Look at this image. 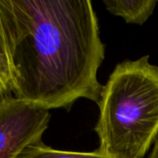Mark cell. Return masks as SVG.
Segmentation results:
<instances>
[{"label": "cell", "mask_w": 158, "mask_h": 158, "mask_svg": "<svg viewBox=\"0 0 158 158\" xmlns=\"http://www.w3.org/2000/svg\"><path fill=\"white\" fill-rule=\"evenodd\" d=\"M148 158H158V137L156 143H154V147H153L151 154Z\"/></svg>", "instance_id": "7"}, {"label": "cell", "mask_w": 158, "mask_h": 158, "mask_svg": "<svg viewBox=\"0 0 158 158\" xmlns=\"http://www.w3.org/2000/svg\"><path fill=\"white\" fill-rule=\"evenodd\" d=\"M16 158H109L95 151L93 153H80L56 150L43 143L42 141L25 147Z\"/></svg>", "instance_id": "6"}, {"label": "cell", "mask_w": 158, "mask_h": 158, "mask_svg": "<svg viewBox=\"0 0 158 158\" xmlns=\"http://www.w3.org/2000/svg\"><path fill=\"white\" fill-rule=\"evenodd\" d=\"M49 110L8 96L0 100V158H16L28 145L42 141Z\"/></svg>", "instance_id": "3"}, {"label": "cell", "mask_w": 158, "mask_h": 158, "mask_svg": "<svg viewBox=\"0 0 158 158\" xmlns=\"http://www.w3.org/2000/svg\"><path fill=\"white\" fill-rule=\"evenodd\" d=\"M106 9L114 16L121 17L126 23L143 25L154 13L156 0H104Z\"/></svg>", "instance_id": "4"}, {"label": "cell", "mask_w": 158, "mask_h": 158, "mask_svg": "<svg viewBox=\"0 0 158 158\" xmlns=\"http://www.w3.org/2000/svg\"><path fill=\"white\" fill-rule=\"evenodd\" d=\"M96 153L144 158L158 137V67L149 56L117 64L98 102Z\"/></svg>", "instance_id": "2"}, {"label": "cell", "mask_w": 158, "mask_h": 158, "mask_svg": "<svg viewBox=\"0 0 158 158\" xmlns=\"http://www.w3.org/2000/svg\"><path fill=\"white\" fill-rule=\"evenodd\" d=\"M15 76L13 96L50 110L98 104L106 55L90 0H0Z\"/></svg>", "instance_id": "1"}, {"label": "cell", "mask_w": 158, "mask_h": 158, "mask_svg": "<svg viewBox=\"0 0 158 158\" xmlns=\"http://www.w3.org/2000/svg\"><path fill=\"white\" fill-rule=\"evenodd\" d=\"M14 89V68L0 9V100L8 96H13Z\"/></svg>", "instance_id": "5"}]
</instances>
